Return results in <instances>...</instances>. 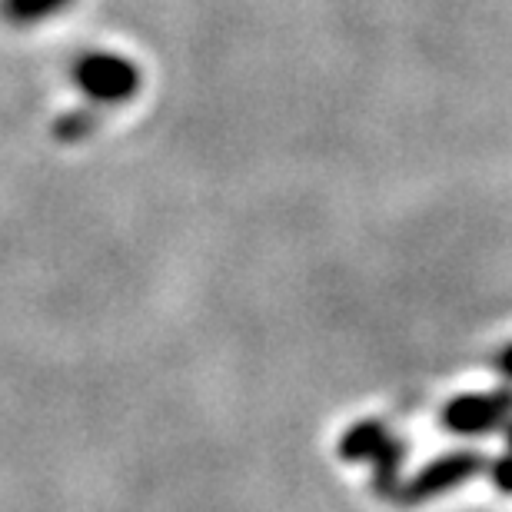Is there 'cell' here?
Returning <instances> with one entry per match:
<instances>
[{"label": "cell", "mask_w": 512, "mask_h": 512, "mask_svg": "<svg viewBox=\"0 0 512 512\" xmlns=\"http://www.w3.org/2000/svg\"><path fill=\"white\" fill-rule=\"evenodd\" d=\"M74 84L94 100V104H127L140 90V70L133 60L107 50L84 54L74 64Z\"/></svg>", "instance_id": "obj_1"}, {"label": "cell", "mask_w": 512, "mask_h": 512, "mask_svg": "<svg viewBox=\"0 0 512 512\" xmlns=\"http://www.w3.org/2000/svg\"><path fill=\"white\" fill-rule=\"evenodd\" d=\"M486 469V456L476 453V449H456V453L436 456L433 463L423 466L419 473L409 479V483L399 489V503L416 506V503H429V499H439L446 493H453L469 479H476Z\"/></svg>", "instance_id": "obj_2"}, {"label": "cell", "mask_w": 512, "mask_h": 512, "mask_svg": "<svg viewBox=\"0 0 512 512\" xmlns=\"http://www.w3.org/2000/svg\"><path fill=\"white\" fill-rule=\"evenodd\" d=\"M509 419H512V389H499V393L456 396L453 403L443 409L439 423L456 436H483L509 423Z\"/></svg>", "instance_id": "obj_3"}, {"label": "cell", "mask_w": 512, "mask_h": 512, "mask_svg": "<svg viewBox=\"0 0 512 512\" xmlns=\"http://www.w3.org/2000/svg\"><path fill=\"white\" fill-rule=\"evenodd\" d=\"M386 439H389V433L380 419H363V423L346 429L340 446H336V453H340V459H346V463H366V459H373L380 453V446Z\"/></svg>", "instance_id": "obj_4"}, {"label": "cell", "mask_w": 512, "mask_h": 512, "mask_svg": "<svg viewBox=\"0 0 512 512\" xmlns=\"http://www.w3.org/2000/svg\"><path fill=\"white\" fill-rule=\"evenodd\" d=\"M403 459H406V446L399 439L389 436L386 443L380 446V453L373 456V486L380 496H399V473H403Z\"/></svg>", "instance_id": "obj_5"}, {"label": "cell", "mask_w": 512, "mask_h": 512, "mask_svg": "<svg viewBox=\"0 0 512 512\" xmlns=\"http://www.w3.org/2000/svg\"><path fill=\"white\" fill-rule=\"evenodd\" d=\"M97 127H100L97 110H90V107L67 110V114H60V117H57L54 137H57V140H64V143H80V140H87Z\"/></svg>", "instance_id": "obj_6"}, {"label": "cell", "mask_w": 512, "mask_h": 512, "mask_svg": "<svg viewBox=\"0 0 512 512\" xmlns=\"http://www.w3.org/2000/svg\"><path fill=\"white\" fill-rule=\"evenodd\" d=\"M70 4V0H7V17L14 24H37L44 17H54L60 14Z\"/></svg>", "instance_id": "obj_7"}, {"label": "cell", "mask_w": 512, "mask_h": 512, "mask_svg": "<svg viewBox=\"0 0 512 512\" xmlns=\"http://www.w3.org/2000/svg\"><path fill=\"white\" fill-rule=\"evenodd\" d=\"M489 476H493V483L499 493L512 496V453L509 456H499L493 466H489Z\"/></svg>", "instance_id": "obj_8"}, {"label": "cell", "mask_w": 512, "mask_h": 512, "mask_svg": "<svg viewBox=\"0 0 512 512\" xmlns=\"http://www.w3.org/2000/svg\"><path fill=\"white\" fill-rule=\"evenodd\" d=\"M496 370H499V373H503V376H506V380H512V343L506 346V350H503V353H499V356H496Z\"/></svg>", "instance_id": "obj_9"}, {"label": "cell", "mask_w": 512, "mask_h": 512, "mask_svg": "<svg viewBox=\"0 0 512 512\" xmlns=\"http://www.w3.org/2000/svg\"><path fill=\"white\" fill-rule=\"evenodd\" d=\"M506 443H509V449H512V419H509V426H506Z\"/></svg>", "instance_id": "obj_10"}]
</instances>
